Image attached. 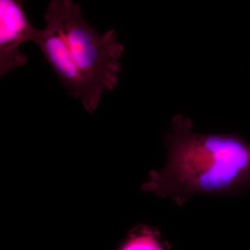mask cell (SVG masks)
Returning <instances> with one entry per match:
<instances>
[{
  "instance_id": "obj_1",
  "label": "cell",
  "mask_w": 250,
  "mask_h": 250,
  "mask_svg": "<svg viewBox=\"0 0 250 250\" xmlns=\"http://www.w3.org/2000/svg\"><path fill=\"white\" fill-rule=\"evenodd\" d=\"M166 135L168 150L163 170L149 172L143 190L170 197L183 207L198 194L227 196L250 190V144L239 135L200 134L177 115Z\"/></svg>"
},
{
  "instance_id": "obj_2",
  "label": "cell",
  "mask_w": 250,
  "mask_h": 250,
  "mask_svg": "<svg viewBox=\"0 0 250 250\" xmlns=\"http://www.w3.org/2000/svg\"><path fill=\"white\" fill-rule=\"evenodd\" d=\"M44 19L34 43L69 94L93 113L118 85L124 45L114 29L100 34L91 27L73 0H51Z\"/></svg>"
},
{
  "instance_id": "obj_3",
  "label": "cell",
  "mask_w": 250,
  "mask_h": 250,
  "mask_svg": "<svg viewBox=\"0 0 250 250\" xmlns=\"http://www.w3.org/2000/svg\"><path fill=\"white\" fill-rule=\"evenodd\" d=\"M25 0H0V76L27 64L21 45L34 42L39 29L28 19Z\"/></svg>"
},
{
  "instance_id": "obj_4",
  "label": "cell",
  "mask_w": 250,
  "mask_h": 250,
  "mask_svg": "<svg viewBox=\"0 0 250 250\" xmlns=\"http://www.w3.org/2000/svg\"><path fill=\"white\" fill-rule=\"evenodd\" d=\"M121 250H164L155 233L142 229L131 235Z\"/></svg>"
}]
</instances>
